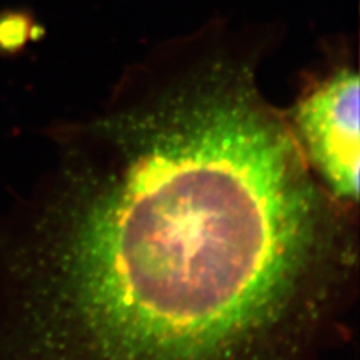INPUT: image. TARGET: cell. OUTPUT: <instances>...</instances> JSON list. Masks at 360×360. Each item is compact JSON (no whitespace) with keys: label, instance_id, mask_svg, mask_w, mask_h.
<instances>
[{"label":"cell","instance_id":"obj_1","mask_svg":"<svg viewBox=\"0 0 360 360\" xmlns=\"http://www.w3.org/2000/svg\"><path fill=\"white\" fill-rule=\"evenodd\" d=\"M276 25L213 17L59 132L9 257L13 360H302L348 300V206L258 84Z\"/></svg>","mask_w":360,"mask_h":360},{"label":"cell","instance_id":"obj_2","mask_svg":"<svg viewBox=\"0 0 360 360\" xmlns=\"http://www.w3.org/2000/svg\"><path fill=\"white\" fill-rule=\"evenodd\" d=\"M359 71L345 38L326 39L320 65L302 74L284 110L314 174L345 206L359 200Z\"/></svg>","mask_w":360,"mask_h":360},{"label":"cell","instance_id":"obj_3","mask_svg":"<svg viewBox=\"0 0 360 360\" xmlns=\"http://www.w3.org/2000/svg\"><path fill=\"white\" fill-rule=\"evenodd\" d=\"M39 25L26 11L0 14V53L17 54L38 38Z\"/></svg>","mask_w":360,"mask_h":360}]
</instances>
